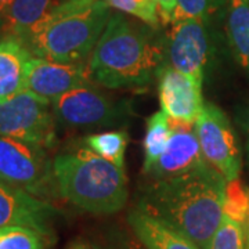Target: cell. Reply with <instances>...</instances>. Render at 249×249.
I'll list each match as a JSON object with an SVG mask.
<instances>
[{"label":"cell","instance_id":"cell-22","mask_svg":"<svg viewBox=\"0 0 249 249\" xmlns=\"http://www.w3.org/2000/svg\"><path fill=\"white\" fill-rule=\"evenodd\" d=\"M111 9L118 10L126 16L137 18L152 28H160L162 24L158 13L157 0H106Z\"/></svg>","mask_w":249,"mask_h":249},{"label":"cell","instance_id":"cell-9","mask_svg":"<svg viewBox=\"0 0 249 249\" xmlns=\"http://www.w3.org/2000/svg\"><path fill=\"white\" fill-rule=\"evenodd\" d=\"M194 132L206 162L227 181L240 178L242 152L231 121L222 108L205 101Z\"/></svg>","mask_w":249,"mask_h":249},{"label":"cell","instance_id":"cell-11","mask_svg":"<svg viewBox=\"0 0 249 249\" xmlns=\"http://www.w3.org/2000/svg\"><path fill=\"white\" fill-rule=\"evenodd\" d=\"M91 83L88 64L52 61L34 55L28 61L25 90L49 101Z\"/></svg>","mask_w":249,"mask_h":249},{"label":"cell","instance_id":"cell-29","mask_svg":"<svg viewBox=\"0 0 249 249\" xmlns=\"http://www.w3.org/2000/svg\"><path fill=\"white\" fill-rule=\"evenodd\" d=\"M14 0H0V17H4V14L9 11L10 6L13 4Z\"/></svg>","mask_w":249,"mask_h":249},{"label":"cell","instance_id":"cell-20","mask_svg":"<svg viewBox=\"0 0 249 249\" xmlns=\"http://www.w3.org/2000/svg\"><path fill=\"white\" fill-rule=\"evenodd\" d=\"M47 238L22 226L0 227V249H46Z\"/></svg>","mask_w":249,"mask_h":249},{"label":"cell","instance_id":"cell-17","mask_svg":"<svg viewBox=\"0 0 249 249\" xmlns=\"http://www.w3.org/2000/svg\"><path fill=\"white\" fill-rule=\"evenodd\" d=\"M62 1L65 0H14L3 17V35L16 36L22 40L39 21Z\"/></svg>","mask_w":249,"mask_h":249},{"label":"cell","instance_id":"cell-5","mask_svg":"<svg viewBox=\"0 0 249 249\" xmlns=\"http://www.w3.org/2000/svg\"><path fill=\"white\" fill-rule=\"evenodd\" d=\"M217 22L219 18H190L170 24L165 35L166 64L204 85L217 61Z\"/></svg>","mask_w":249,"mask_h":249},{"label":"cell","instance_id":"cell-16","mask_svg":"<svg viewBox=\"0 0 249 249\" xmlns=\"http://www.w3.org/2000/svg\"><path fill=\"white\" fill-rule=\"evenodd\" d=\"M32 54L16 36L0 37V104L25 90L28 61Z\"/></svg>","mask_w":249,"mask_h":249},{"label":"cell","instance_id":"cell-21","mask_svg":"<svg viewBox=\"0 0 249 249\" xmlns=\"http://www.w3.org/2000/svg\"><path fill=\"white\" fill-rule=\"evenodd\" d=\"M206 249H247L245 223L234 220L224 214L220 226L211 238Z\"/></svg>","mask_w":249,"mask_h":249},{"label":"cell","instance_id":"cell-15","mask_svg":"<svg viewBox=\"0 0 249 249\" xmlns=\"http://www.w3.org/2000/svg\"><path fill=\"white\" fill-rule=\"evenodd\" d=\"M219 21L232 60L249 78V0H226Z\"/></svg>","mask_w":249,"mask_h":249},{"label":"cell","instance_id":"cell-2","mask_svg":"<svg viewBox=\"0 0 249 249\" xmlns=\"http://www.w3.org/2000/svg\"><path fill=\"white\" fill-rule=\"evenodd\" d=\"M166 64L165 36L124 13H112L88 61L90 79L108 89H139Z\"/></svg>","mask_w":249,"mask_h":249},{"label":"cell","instance_id":"cell-26","mask_svg":"<svg viewBox=\"0 0 249 249\" xmlns=\"http://www.w3.org/2000/svg\"><path fill=\"white\" fill-rule=\"evenodd\" d=\"M157 3H158L160 22L163 25H170L173 22V17L176 13L178 0H157Z\"/></svg>","mask_w":249,"mask_h":249},{"label":"cell","instance_id":"cell-1","mask_svg":"<svg viewBox=\"0 0 249 249\" xmlns=\"http://www.w3.org/2000/svg\"><path fill=\"white\" fill-rule=\"evenodd\" d=\"M227 180L208 166L176 178L147 180L134 206L206 249L224 216Z\"/></svg>","mask_w":249,"mask_h":249},{"label":"cell","instance_id":"cell-23","mask_svg":"<svg viewBox=\"0 0 249 249\" xmlns=\"http://www.w3.org/2000/svg\"><path fill=\"white\" fill-rule=\"evenodd\" d=\"M93 249H147L127 227L112 226L90 242Z\"/></svg>","mask_w":249,"mask_h":249},{"label":"cell","instance_id":"cell-19","mask_svg":"<svg viewBox=\"0 0 249 249\" xmlns=\"http://www.w3.org/2000/svg\"><path fill=\"white\" fill-rule=\"evenodd\" d=\"M82 145L97 154L103 160L124 169V157L129 145V134L124 130H111L86 136Z\"/></svg>","mask_w":249,"mask_h":249},{"label":"cell","instance_id":"cell-6","mask_svg":"<svg viewBox=\"0 0 249 249\" xmlns=\"http://www.w3.org/2000/svg\"><path fill=\"white\" fill-rule=\"evenodd\" d=\"M0 181L45 201L58 196L47 150L4 136H0Z\"/></svg>","mask_w":249,"mask_h":249},{"label":"cell","instance_id":"cell-24","mask_svg":"<svg viewBox=\"0 0 249 249\" xmlns=\"http://www.w3.org/2000/svg\"><path fill=\"white\" fill-rule=\"evenodd\" d=\"M249 212V188L240 178L227 181L224 198V214L241 223L247 222Z\"/></svg>","mask_w":249,"mask_h":249},{"label":"cell","instance_id":"cell-28","mask_svg":"<svg viewBox=\"0 0 249 249\" xmlns=\"http://www.w3.org/2000/svg\"><path fill=\"white\" fill-rule=\"evenodd\" d=\"M65 249H93V248H91L90 242H86V241L78 238V240H73L72 242H70Z\"/></svg>","mask_w":249,"mask_h":249},{"label":"cell","instance_id":"cell-12","mask_svg":"<svg viewBox=\"0 0 249 249\" xmlns=\"http://www.w3.org/2000/svg\"><path fill=\"white\" fill-rule=\"evenodd\" d=\"M158 96L160 111L178 124H196L205 104L202 85L168 64L158 76Z\"/></svg>","mask_w":249,"mask_h":249},{"label":"cell","instance_id":"cell-7","mask_svg":"<svg viewBox=\"0 0 249 249\" xmlns=\"http://www.w3.org/2000/svg\"><path fill=\"white\" fill-rule=\"evenodd\" d=\"M57 124L71 129H101L124 124L130 109L127 103L115 101L91 85L71 90L52 101Z\"/></svg>","mask_w":249,"mask_h":249},{"label":"cell","instance_id":"cell-4","mask_svg":"<svg viewBox=\"0 0 249 249\" xmlns=\"http://www.w3.org/2000/svg\"><path fill=\"white\" fill-rule=\"evenodd\" d=\"M58 196L93 214H114L129 199V180L122 168L88 147L62 152L53 160Z\"/></svg>","mask_w":249,"mask_h":249},{"label":"cell","instance_id":"cell-27","mask_svg":"<svg viewBox=\"0 0 249 249\" xmlns=\"http://www.w3.org/2000/svg\"><path fill=\"white\" fill-rule=\"evenodd\" d=\"M235 121L241 127V130L244 132L245 137H247V158H248L249 163V103H247L244 107H241L237 111V116H235Z\"/></svg>","mask_w":249,"mask_h":249},{"label":"cell","instance_id":"cell-8","mask_svg":"<svg viewBox=\"0 0 249 249\" xmlns=\"http://www.w3.org/2000/svg\"><path fill=\"white\" fill-rule=\"evenodd\" d=\"M0 136L32 142L46 150L57 142L52 101L24 90L0 104Z\"/></svg>","mask_w":249,"mask_h":249},{"label":"cell","instance_id":"cell-25","mask_svg":"<svg viewBox=\"0 0 249 249\" xmlns=\"http://www.w3.org/2000/svg\"><path fill=\"white\" fill-rule=\"evenodd\" d=\"M224 3L226 0H178L173 22L190 18H219Z\"/></svg>","mask_w":249,"mask_h":249},{"label":"cell","instance_id":"cell-31","mask_svg":"<svg viewBox=\"0 0 249 249\" xmlns=\"http://www.w3.org/2000/svg\"><path fill=\"white\" fill-rule=\"evenodd\" d=\"M3 27H4V21H3V18L0 17V37H1V34H3Z\"/></svg>","mask_w":249,"mask_h":249},{"label":"cell","instance_id":"cell-30","mask_svg":"<svg viewBox=\"0 0 249 249\" xmlns=\"http://www.w3.org/2000/svg\"><path fill=\"white\" fill-rule=\"evenodd\" d=\"M245 247H247V249H249V212L247 222H245Z\"/></svg>","mask_w":249,"mask_h":249},{"label":"cell","instance_id":"cell-10","mask_svg":"<svg viewBox=\"0 0 249 249\" xmlns=\"http://www.w3.org/2000/svg\"><path fill=\"white\" fill-rule=\"evenodd\" d=\"M57 214L58 211L50 201L0 181V227H29L50 240Z\"/></svg>","mask_w":249,"mask_h":249},{"label":"cell","instance_id":"cell-18","mask_svg":"<svg viewBox=\"0 0 249 249\" xmlns=\"http://www.w3.org/2000/svg\"><path fill=\"white\" fill-rule=\"evenodd\" d=\"M172 132H173L172 119L163 111H158L148 118L145 126V136L142 142V151H144L142 173L150 169L160 160V155L166 151L172 137Z\"/></svg>","mask_w":249,"mask_h":249},{"label":"cell","instance_id":"cell-3","mask_svg":"<svg viewBox=\"0 0 249 249\" xmlns=\"http://www.w3.org/2000/svg\"><path fill=\"white\" fill-rule=\"evenodd\" d=\"M111 14L106 0H65L21 42L34 57L88 64Z\"/></svg>","mask_w":249,"mask_h":249},{"label":"cell","instance_id":"cell-13","mask_svg":"<svg viewBox=\"0 0 249 249\" xmlns=\"http://www.w3.org/2000/svg\"><path fill=\"white\" fill-rule=\"evenodd\" d=\"M172 124L173 132L168 148L144 173L147 180L176 178L211 166L201 151L194 124H178L175 121H172Z\"/></svg>","mask_w":249,"mask_h":249},{"label":"cell","instance_id":"cell-14","mask_svg":"<svg viewBox=\"0 0 249 249\" xmlns=\"http://www.w3.org/2000/svg\"><path fill=\"white\" fill-rule=\"evenodd\" d=\"M126 224L147 249H202L183 232L136 206L127 211Z\"/></svg>","mask_w":249,"mask_h":249}]
</instances>
